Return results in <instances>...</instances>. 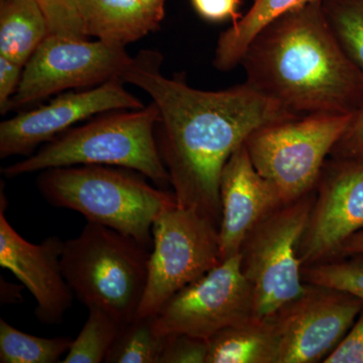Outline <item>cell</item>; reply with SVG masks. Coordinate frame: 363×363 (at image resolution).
<instances>
[{
  "mask_svg": "<svg viewBox=\"0 0 363 363\" xmlns=\"http://www.w3.org/2000/svg\"><path fill=\"white\" fill-rule=\"evenodd\" d=\"M322 7L344 54L363 76V0H322Z\"/></svg>",
  "mask_w": 363,
  "mask_h": 363,
  "instance_id": "603a6c76",
  "label": "cell"
},
{
  "mask_svg": "<svg viewBox=\"0 0 363 363\" xmlns=\"http://www.w3.org/2000/svg\"><path fill=\"white\" fill-rule=\"evenodd\" d=\"M363 229V162H325L298 257L302 267L336 259L344 241Z\"/></svg>",
  "mask_w": 363,
  "mask_h": 363,
  "instance_id": "7c38bea8",
  "label": "cell"
},
{
  "mask_svg": "<svg viewBox=\"0 0 363 363\" xmlns=\"http://www.w3.org/2000/svg\"><path fill=\"white\" fill-rule=\"evenodd\" d=\"M150 252L130 235L87 222L77 238L64 242L62 271L83 305L124 325L135 319L145 295Z\"/></svg>",
  "mask_w": 363,
  "mask_h": 363,
  "instance_id": "5b68a950",
  "label": "cell"
},
{
  "mask_svg": "<svg viewBox=\"0 0 363 363\" xmlns=\"http://www.w3.org/2000/svg\"><path fill=\"white\" fill-rule=\"evenodd\" d=\"M362 310V298L336 289L307 284L298 297L269 316L281 338L279 363L323 362Z\"/></svg>",
  "mask_w": 363,
  "mask_h": 363,
  "instance_id": "8fae6325",
  "label": "cell"
},
{
  "mask_svg": "<svg viewBox=\"0 0 363 363\" xmlns=\"http://www.w3.org/2000/svg\"><path fill=\"white\" fill-rule=\"evenodd\" d=\"M1 201L0 212V266L30 291L37 302L35 314L43 324L63 321L75 297L62 271L64 242L50 236L40 245L26 241L7 221Z\"/></svg>",
  "mask_w": 363,
  "mask_h": 363,
  "instance_id": "5bb4252c",
  "label": "cell"
},
{
  "mask_svg": "<svg viewBox=\"0 0 363 363\" xmlns=\"http://www.w3.org/2000/svg\"><path fill=\"white\" fill-rule=\"evenodd\" d=\"M87 321L72 343L63 363L105 362L123 324L99 308H89Z\"/></svg>",
  "mask_w": 363,
  "mask_h": 363,
  "instance_id": "7402d4cb",
  "label": "cell"
},
{
  "mask_svg": "<svg viewBox=\"0 0 363 363\" xmlns=\"http://www.w3.org/2000/svg\"><path fill=\"white\" fill-rule=\"evenodd\" d=\"M112 80L80 92L57 97L50 104L23 112L0 123V157H30L43 143L71 130L72 126L106 112L135 111L145 104Z\"/></svg>",
  "mask_w": 363,
  "mask_h": 363,
  "instance_id": "4fadbf2b",
  "label": "cell"
},
{
  "mask_svg": "<svg viewBox=\"0 0 363 363\" xmlns=\"http://www.w3.org/2000/svg\"><path fill=\"white\" fill-rule=\"evenodd\" d=\"M316 189L281 205L257 222L240 250L241 271L252 289L253 316H272L307 288L298 257Z\"/></svg>",
  "mask_w": 363,
  "mask_h": 363,
  "instance_id": "52a82bcc",
  "label": "cell"
},
{
  "mask_svg": "<svg viewBox=\"0 0 363 363\" xmlns=\"http://www.w3.org/2000/svg\"><path fill=\"white\" fill-rule=\"evenodd\" d=\"M207 363H279L281 338L271 317L250 316L208 340Z\"/></svg>",
  "mask_w": 363,
  "mask_h": 363,
  "instance_id": "e0dca14e",
  "label": "cell"
},
{
  "mask_svg": "<svg viewBox=\"0 0 363 363\" xmlns=\"http://www.w3.org/2000/svg\"><path fill=\"white\" fill-rule=\"evenodd\" d=\"M240 65L248 85L295 116L354 114L363 105V76L334 37L322 0L264 26Z\"/></svg>",
  "mask_w": 363,
  "mask_h": 363,
  "instance_id": "7a4b0ae2",
  "label": "cell"
},
{
  "mask_svg": "<svg viewBox=\"0 0 363 363\" xmlns=\"http://www.w3.org/2000/svg\"><path fill=\"white\" fill-rule=\"evenodd\" d=\"M71 337L30 335L0 320V362L56 363L70 350Z\"/></svg>",
  "mask_w": 363,
  "mask_h": 363,
  "instance_id": "ffe728a7",
  "label": "cell"
},
{
  "mask_svg": "<svg viewBox=\"0 0 363 363\" xmlns=\"http://www.w3.org/2000/svg\"><path fill=\"white\" fill-rule=\"evenodd\" d=\"M23 71V67L0 56V112L2 116L9 111V104L20 85Z\"/></svg>",
  "mask_w": 363,
  "mask_h": 363,
  "instance_id": "f1b7e54d",
  "label": "cell"
},
{
  "mask_svg": "<svg viewBox=\"0 0 363 363\" xmlns=\"http://www.w3.org/2000/svg\"><path fill=\"white\" fill-rule=\"evenodd\" d=\"M209 343L206 339L187 334L166 336L160 363H207Z\"/></svg>",
  "mask_w": 363,
  "mask_h": 363,
  "instance_id": "484cf974",
  "label": "cell"
},
{
  "mask_svg": "<svg viewBox=\"0 0 363 363\" xmlns=\"http://www.w3.org/2000/svg\"><path fill=\"white\" fill-rule=\"evenodd\" d=\"M222 262L219 227L192 208H167L152 226L145 295L136 316H154L176 293Z\"/></svg>",
  "mask_w": 363,
  "mask_h": 363,
  "instance_id": "ba28073f",
  "label": "cell"
},
{
  "mask_svg": "<svg viewBox=\"0 0 363 363\" xmlns=\"http://www.w3.org/2000/svg\"><path fill=\"white\" fill-rule=\"evenodd\" d=\"M49 35L47 18L35 0H0V56L25 68Z\"/></svg>",
  "mask_w": 363,
  "mask_h": 363,
  "instance_id": "ac0fdd59",
  "label": "cell"
},
{
  "mask_svg": "<svg viewBox=\"0 0 363 363\" xmlns=\"http://www.w3.org/2000/svg\"><path fill=\"white\" fill-rule=\"evenodd\" d=\"M157 21H161L164 16L166 0H140Z\"/></svg>",
  "mask_w": 363,
  "mask_h": 363,
  "instance_id": "1f68e13d",
  "label": "cell"
},
{
  "mask_svg": "<svg viewBox=\"0 0 363 363\" xmlns=\"http://www.w3.org/2000/svg\"><path fill=\"white\" fill-rule=\"evenodd\" d=\"M302 276L306 284L336 289L363 301V255L302 267Z\"/></svg>",
  "mask_w": 363,
  "mask_h": 363,
  "instance_id": "cb8c5ba5",
  "label": "cell"
},
{
  "mask_svg": "<svg viewBox=\"0 0 363 363\" xmlns=\"http://www.w3.org/2000/svg\"><path fill=\"white\" fill-rule=\"evenodd\" d=\"M324 363H363V310Z\"/></svg>",
  "mask_w": 363,
  "mask_h": 363,
  "instance_id": "83f0119b",
  "label": "cell"
},
{
  "mask_svg": "<svg viewBox=\"0 0 363 363\" xmlns=\"http://www.w3.org/2000/svg\"><path fill=\"white\" fill-rule=\"evenodd\" d=\"M252 311V289L238 253L169 298L154 315V327L160 336L187 334L209 340Z\"/></svg>",
  "mask_w": 363,
  "mask_h": 363,
  "instance_id": "30bf717a",
  "label": "cell"
},
{
  "mask_svg": "<svg viewBox=\"0 0 363 363\" xmlns=\"http://www.w3.org/2000/svg\"><path fill=\"white\" fill-rule=\"evenodd\" d=\"M160 52L143 51L123 76L145 91L157 109V149L177 204L192 208L220 228V179L231 155L262 126L295 118L248 85L204 91L164 77Z\"/></svg>",
  "mask_w": 363,
  "mask_h": 363,
  "instance_id": "6da1fadb",
  "label": "cell"
},
{
  "mask_svg": "<svg viewBox=\"0 0 363 363\" xmlns=\"http://www.w3.org/2000/svg\"><path fill=\"white\" fill-rule=\"evenodd\" d=\"M221 259L238 255L257 222L283 205L271 184L253 166L245 143L231 155L220 179Z\"/></svg>",
  "mask_w": 363,
  "mask_h": 363,
  "instance_id": "9a60e30c",
  "label": "cell"
},
{
  "mask_svg": "<svg viewBox=\"0 0 363 363\" xmlns=\"http://www.w3.org/2000/svg\"><path fill=\"white\" fill-rule=\"evenodd\" d=\"M192 4L205 20L219 21L233 18L235 23L241 16L238 13L240 0H192Z\"/></svg>",
  "mask_w": 363,
  "mask_h": 363,
  "instance_id": "f546056e",
  "label": "cell"
},
{
  "mask_svg": "<svg viewBox=\"0 0 363 363\" xmlns=\"http://www.w3.org/2000/svg\"><path fill=\"white\" fill-rule=\"evenodd\" d=\"M86 37L125 47L142 39L160 23L140 0H80Z\"/></svg>",
  "mask_w": 363,
  "mask_h": 363,
  "instance_id": "2e32d148",
  "label": "cell"
},
{
  "mask_svg": "<svg viewBox=\"0 0 363 363\" xmlns=\"http://www.w3.org/2000/svg\"><path fill=\"white\" fill-rule=\"evenodd\" d=\"M166 336L155 330L154 316L135 317L124 324L109 350L107 363H160Z\"/></svg>",
  "mask_w": 363,
  "mask_h": 363,
  "instance_id": "44dd1931",
  "label": "cell"
},
{
  "mask_svg": "<svg viewBox=\"0 0 363 363\" xmlns=\"http://www.w3.org/2000/svg\"><path fill=\"white\" fill-rule=\"evenodd\" d=\"M354 255H363V229L344 241L343 245L339 248L336 259Z\"/></svg>",
  "mask_w": 363,
  "mask_h": 363,
  "instance_id": "4dcf8cb0",
  "label": "cell"
},
{
  "mask_svg": "<svg viewBox=\"0 0 363 363\" xmlns=\"http://www.w3.org/2000/svg\"><path fill=\"white\" fill-rule=\"evenodd\" d=\"M128 169L80 164L45 169L37 187L52 206L73 210L87 222L111 227L152 247V226L177 204L173 191L154 187Z\"/></svg>",
  "mask_w": 363,
  "mask_h": 363,
  "instance_id": "277c9868",
  "label": "cell"
},
{
  "mask_svg": "<svg viewBox=\"0 0 363 363\" xmlns=\"http://www.w3.org/2000/svg\"><path fill=\"white\" fill-rule=\"evenodd\" d=\"M49 25L50 35L86 39L80 13V0H35Z\"/></svg>",
  "mask_w": 363,
  "mask_h": 363,
  "instance_id": "d4e9b609",
  "label": "cell"
},
{
  "mask_svg": "<svg viewBox=\"0 0 363 363\" xmlns=\"http://www.w3.org/2000/svg\"><path fill=\"white\" fill-rule=\"evenodd\" d=\"M133 59L121 45L49 35L23 68L9 109L35 104L60 91L123 81Z\"/></svg>",
  "mask_w": 363,
  "mask_h": 363,
  "instance_id": "9c48e42d",
  "label": "cell"
},
{
  "mask_svg": "<svg viewBox=\"0 0 363 363\" xmlns=\"http://www.w3.org/2000/svg\"><path fill=\"white\" fill-rule=\"evenodd\" d=\"M159 109L154 102L135 111H116L45 143L32 156L1 169L14 178L45 169L80 164H100L133 169L159 188L171 186L168 171L157 149Z\"/></svg>",
  "mask_w": 363,
  "mask_h": 363,
  "instance_id": "3957f363",
  "label": "cell"
},
{
  "mask_svg": "<svg viewBox=\"0 0 363 363\" xmlns=\"http://www.w3.org/2000/svg\"><path fill=\"white\" fill-rule=\"evenodd\" d=\"M353 114H310L262 126L245 140L250 160L283 204L316 189Z\"/></svg>",
  "mask_w": 363,
  "mask_h": 363,
  "instance_id": "8992f818",
  "label": "cell"
},
{
  "mask_svg": "<svg viewBox=\"0 0 363 363\" xmlns=\"http://www.w3.org/2000/svg\"><path fill=\"white\" fill-rule=\"evenodd\" d=\"M329 157L363 162V105L353 114L347 130L336 143Z\"/></svg>",
  "mask_w": 363,
  "mask_h": 363,
  "instance_id": "4316f807",
  "label": "cell"
},
{
  "mask_svg": "<svg viewBox=\"0 0 363 363\" xmlns=\"http://www.w3.org/2000/svg\"><path fill=\"white\" fill-rule=\"evenodd\" d=\"M318 0H252L250 11L221 33L217 42L213 65L230 71L240 65L248 45L264 28L279 16Z\"/></svg>",
  "mask_w": 363,
  "mask_h": 363,
  "instance_id": "d6986e66",
  "label": "cell"
}]
</instances>
